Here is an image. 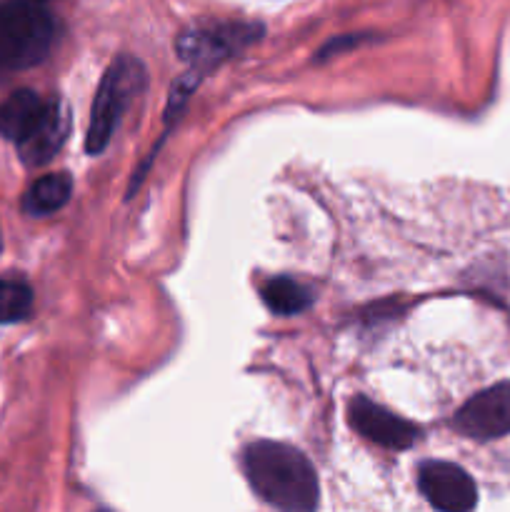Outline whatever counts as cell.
I'll use <instances>...</instances> for the list:
<instances>
[{"instance_id":"10","label":"cell","mask_w":510,"mask_h":512,"mask_svg":"<svg viewBox=\"0 0 510 512\" xmlns=\"http://www.w3.org/2000/svg\"><path fill=\"white\" fill-rule=\"evenodd\" d=\"M70 193H73V178L68 173L43 175L25 193L23 210L28 215H50L68 203Z\"/></svg>"},{"instance_id":"9","label":"cell","mask_w":510,"mask_h":512,"mask_svg":"<svg viewBox=\"0 0 510 512\" xmlns=\"http://www.w3.org/2000/svg\"><path fill=\"white\" fill-rule=\"evenodd\" d=\"M45 108V100L40 98L35 90H15L0 105V135L5 140H13L20 143L25 135L30 133V128L35 125V120L40 118Z\"/></svg>"},{"instance_id":"4","label":"cell","mask_w":510,"mask_h":512,"mask_svg":"<svg viewBox=\"0 0 510 512\" xmlns=\"http://www.w3.org/2000/svg\"><path fill=\"white\" fill-rule=\"evenodd\" d=\"M263 35V25L258 23H210L195 25L178 38L180 60L190 65V73L205 75L218 68L223 60L233 58L243 48Z\"/></svg>"},{"instance_id":"8","label":"cell","mask_w":510,"mask_h":512,"mask_svg":"<svg viewBox=\"0 0 510 512\" xmlns=\"http://www.w3.org/2000/svg\"><path fill=\"white\" fill-rule=\"evenodd\" d=\"M350 423L363 438L390 450L410 448L418 438V428L413 423L388 413V410L380 408L368 398H355L350 403Z\"/></svg>"},{"instance_id":"11","label":"cell","mask_w":510,"mask_h":512,"mask_svg":"<svg viewBox=\"0 0 510 512\" xmlns=\"http://www.w3.org/2000/svg\"><path fill=\"white\" fill-rule=\"evenodd\" d=\"M263 303L275 315H298L310 308L313 295L293 278H273L263 285Z\"/></svg>"},{"instance_id":"3","label":"cell","mask_w":510,"mask_h":512,"mask_svg":"<svg viewBox=\"0 0 510 512\" xmlns=\"http://www.w3.org/2000/svg\"><path fill=\"white\" fill-rule=\"evenodd\" d=\"M145 78L148 75H145L143 63L130 55H120L110 63L108 73L103 75L98 93H95L93 110H90L88 138H85V150L90 155H98L108 148L128 105L133 103L135 95L143 93Z\"/></svg>"},{"instance_id":"12","label":"cell","mask_w":510,"mask_h":512,"mask_svg":"<svg viewBox=\"0 0 510 512\" xmlns=\"http://www.w3.org/2000/svg\"><path fill=\"white\" fill-rule=\"evenodd\" d=\"M33 308V290L20 280H0V323H18Z\"/></svg>"},{"instance_id":"6","label":"cell","mask_w":510,"mask_h":512,"mask_svg":"<svg viewBox=\"0 0 510 512\" xmlns=\"http://www.w3.org/2000/svg\"><path fill=\"white\" fill-rule=\"evenodd\" d=\"M455 428L475 440L503 438L510 433V380L473 395L455 415Z\"/></svg>"},{"instance_id":"5","label":"cell","mask_w":510,"mask_h":512,"mask_svg":"<svg viewBox=\"0 0 510 512\" xmlns=\"http://www.w3.org/2000/svg\"><path fill=\"white\" fill-rule=\"evenodd\" d=\"M418 488L433 508L443 512L473 510L478 503V488L463 468L443 460H430L418 470Z\"/></svg>"},{"instance_id":"7","label":"cell","mask_w":510,"mask_h":512,"mask_svg":"<svg viewBox=\"0 0 510 512\" xmlns=\"http://www.w3.org/2000/svg\"><path fill=\"white\" fill-rule=\"evenodd\" d=\"M70 133V110L60 98L45 100V108L30 133L18 143L20 160L28 168H40L55 158Z\"/></svg>"},{"instance_id":"2","label":"cell","mask_w":510,"mask_h":512,"mask_svg":"<svg viewBox=\"0 0 510 512\" xmlns=\"http://www.w3.org/2000/svg\"><path fill=\"white\" fill-rule=\"evenodd\" d=\"M55 40V20L40 0H0V75L40 63Z\"/></svg>"},{"instance_id":"1","label":"cell","mask_w":510,"mask_h":512,"mask_svg":"<svg viewBox=\"0 0 510 512\" xmlns=\"http://www.w3.org/2000/svg\"><path fill=\"white\" fill-rule=\"evenodd\" d=\"M243 470L250 488L273 508L288 512L318 508V475L300 450L260 440L245 448Z\"/></svg>"}]
</instances>
